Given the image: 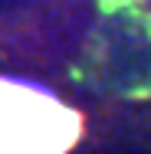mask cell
Wrapping results in <instances>:
<instances>
[{
  "instance_id": "cell-1",
  "label": "cell",
  "mask_w": 151,
  "mask_h": 154,
  "mask_svg": "<svg viewBox=\"0 0 151 154\" xmlns=\"http://www.w3.org/2000/svg\"><path fill=\"white\" fill-rule=\"evenodd\" d=\"M76 134V115L56 98L30 85L0 82V151H59Z\"/></svg>"
}]
</instances>
